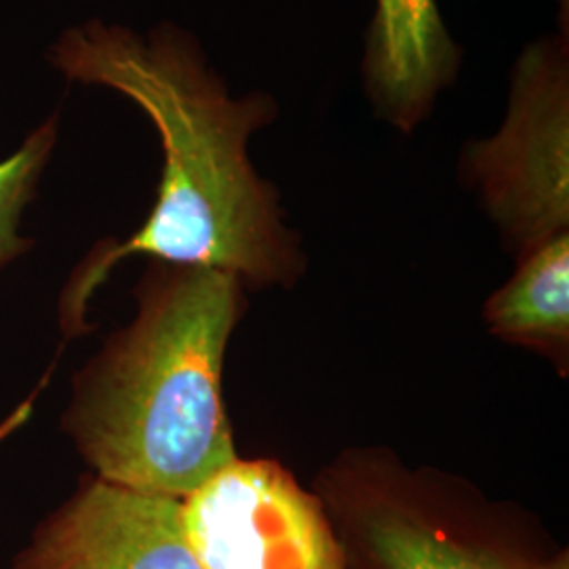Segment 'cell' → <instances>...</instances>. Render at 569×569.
<instances>
[{
	"instance_id": "6da1fadb",
	"label": "cell",
	"mask_w": 569,
	"mask_h": 569,
	"mask_svg": "<svg viewBox=\"0 0 569 569\" xmlns=\"http://www.w3.org/2000/svg\"><path fill=\"white\" fill-rule=\"evenodd\" d=\"M49 63L68 81L106 87L136 103L163 150L143 224L124 241L96 244L66 284L60 323L68 338L89 329L91 296L131 256L224 270L260 289H287L305 274L302 239L284 222L279 190L249 159L251 138L281 114L272 93L232 96L203 44L173 21L142 34L89 20L51 44Z\"/></svg>"
},
{
	"instance_id": "7a4b0ae2",
	"label": "cell",
	"mask_w": 569,
	"mask_h": 569,
	"mask_svg": "<svg viewBox=\"0 0 569 569\" xmlns=\"http://www.w3.org/2000/svg\"><path fill=\"white\" fill-rule=\"evenodd\" d=\"M234 274L150 260L138 312L74 378L61 428L103 481L183 500L237 456L222 395Z\"/></svg>"
},
{
	"instance_id": "3957f363",
	"label": "cell",
	"mask_w": 569,
	"mask_h": 569,
	"mask_svg": "<svg viewBox=\"0 0 569 569\" xmlns=\"http://www.w3.org/2000/svg\"><path fill=\"white\" fill-rule=\"evenodd\" d=\"M317 496L345 569H547L555 555L462 481L380 451L346 453Z\"/></svg>"
},
{
	"instance_id": "277c9868",
	"label": "cell",
	"mask_w": 569,
	"mask_h": 569,
	"mask_svg": "<svg viewBox=\"0 0 569 569\" xmlns=\"http://www.w3.org/2000/svg\"><path fill=\"white\" fill-rule=\"evenodd\" d=\"M458 173L517 260L569 234V37L523 47L505 121L465 146Z\"/></svg>"
},
{
	"instance_id": "5b68a950",
	"label": "cell",
	"mask_w": 569,
	"mask_h": 569,
	"mask_svg": "<svg viewBox=\"0 0 569 569\" xmlns=\"http://www.w3.org/2000/svg\"><path fill=\"white\" fill-rule=\"evenodd\" d=\"M182 523L203 569H345L321 498L274 460L228 462L183 498Z\"/></svg>"
},
{
	"instance_id": "8992f818",
	"label": "cell",
	"mask_w": 569,
	"mask_h": 569,
	"mask_svg": "<svg viewBox=\"0 0 569 569\" xmlns=\"http://www.w3.org/2000/svg\"><path fill=\"white\" fill-rule=\"evenodd\" d=\"M13 569H203L182 523V500L82 477L13 561Z\"/></svg>"
},
{
	"instance_id": "52a82bcc",
	"label": "cell",
	"mask_w": 569,
	"mask_h": 569,
	"mask_svg": "<svg viewBox=\"0 0 569 569\" xmlns=\"http://www.w3.org/2000/svg\"><path fill=\"white\" fill-rule=\"evenodd\" d=\"M465 49L439 0H373L361 84L373 119L411 136L432 117L462 72Z\"/></svg>"
},
{
	"instance_id": "ba28073f",
	"label": "cell",
	"mask_w": 569,
	"mask_h": 569,
	"mask_svg": "<svg viewBox=\"0 0 569 569\" xmlns=\"http://www.w3.org/2000/svg\"><path fill=\"white\" fill-rule=\"evenodd\" d=\"M517 272L486 305L489 331L510 345L528 346L568 371L569 234L517 260Z\"/></svg>"
},
{
	"instance_id": "9c48e42d",
	"label": "cell",
	"mask_w": 569,
	"mask_h": 569,
	"mask_svg": "<svg viewBox=\"0 0 569 569\" xmlns=\"http://www.w3.org/2000/svg\"><path fill=\"white\" fill-rule=\"evenodd\" d=\"M56 142L58 114L37 127L9 159L0 161V268L11 264L32 247V241L20 232L21 216L37 194Z\"/></svg>"
},
{
	"instance_id": "30bf717a",
	"label": "cell",
	"mask_w": 569,
	"mask_h": 569,
	"mask_svg": "<svg viewBox=\"0 0 569 569\" xmlns=\"http://www.w3.org/2000/svg\"><path fill=\"white\" fill-rule=\"evenodd\" d=\"M559 4V32L569 37V0H557Z\"/></svg>"
},
{
	"instance_id": "8fae6325",
	"label": "cell",
	"mask_w": 569,
	"mask_h": 569,
	"mask_svg": "<svg viewBox=\"0 0 569 569\" xmlns=\"http://www.w3.org/2000/svg\"><path fill=\"white\" fill-rule=\"evenodd\" d=\"M547 569H569L568 550H557Z\"/></svg>"
}]
</instances>
